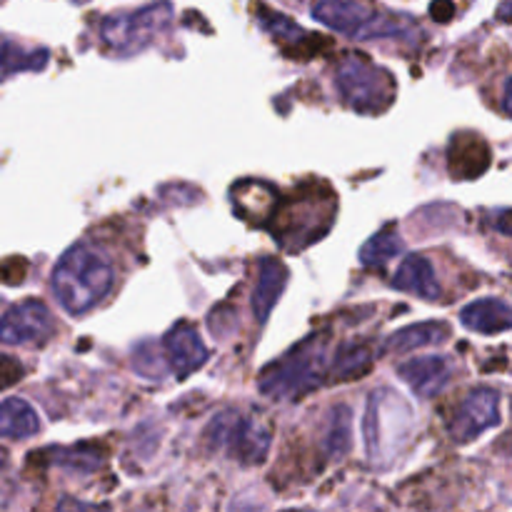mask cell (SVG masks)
<instances>
[{"label":"cell","mask_w":512,"mask_h":512,"mask_svg":"<svg viewBox=\"0 0 512 512\" xmlns=\"http://www.w3.org/2000/svg\"><path fill=\"white\" fill-rule=\"evenodd\" d=\"M338 210V195L323 180H305L290 198H280L265 228L285 250H305L330 233Z\"/></svg>","instance_id":"6da1fadb"},{"label":"cell","mask_w":512,"mask_h":512,"mask_svg":"<svg viewBox=\"0 0 512 512\" xmlns=\"http://www.w3.org/2000/svg\"><path fill=\"white\" fill-rule=\"evenodd\" d=\"M113 265L90 245H75L60 258L53 270V293L60 308L70 315H83L103 303L105 295L113 290Z\"/></svg>","instance_id":"7a4b0ae2"},{"label":"cell","mask_w":512,"mask_h":512,"mask_svg":"<svg viewBox=\"0 0 512 512\" xmlns=\"http://www.w3.org/2000/svg\"><path fill=\"white\" fill-rule=\"evenodd\" d=\"M313 15L328 28L358 40L403 38L415 43L423 35L410 15L390 13L370 0H318Z\"/></svg>","instance_id":"3957f363"},{"label":"cell","mask_w":512,"mask_h":512,"mask_svg":"<svg viewBox=\"0 0 512 512\" xmlns=\"http://www.w3.org/2000/svg\"><path fill=\"white\" fill-rule=\"evenodd\" d=\"M328 373L325 358V335H310L300 345H295L285 358L268 365L260 373V393L278 400H300L323 385Z\"/></svg>","instance_id":"277c9868"},{"label":"cell","mask_w":512,"mask_h":512,"mask_svg":"<svg viewBox=\"0 0 512 512\" xmlns=\"http://www.w3.org/2000/svg\"><path fill=\"white\" fill-rule=\"evenodd\" d=\"M413 430V410L403 395L390 388H380L370 395L365 413V445L368 455L378 463H388L405 448Z\"/></svg>","instance_id":"5b68a950"},{"label":"cell","mask_w":512,"mask_h":512,"mask_svg":"<svg viewBox=\"0 0 512 512\" xmlns=\"http://www.w3.org/2000/svg\"><path fill=\"white\" fill-rule=\"evenodd\" d=\"M335 85L345 103L363 115L385 113L398 93L393 75L360 53H348L340 60L335 68Z\"/></svg>","instance_id":"8992f818"},{"label":"cell","mask_w":512,"mask_h":512,"mask_svg":"<svg viewBox=\"0 0 512 512\" xmlns=\"http://www.w3.org/2000/svg\"><path fill=\"white\" fill-rule=\"evenodd\" d=\"M208 443L213 448L225 450L233 460L243 465H258L268 458L273 445V428L263 415H243L225 410L215 415L208 428Z\"/></svg>","instance_id":"52a82bcc"},{"label":"cell","mask_w":512,"mask_h":512,"mask_svg":"<svg viewBox=\"0 0 512 512\" xmlns=\"http://www.w3.org/2000/svg\"><path fill=\"white\" fill-rule=\"evenodd\" d=\"M173 20V8L168 3H150L140 10L113 13L100 23V38L113 53L133 55L148 48L158 33Z\"/></svg>","instance_id":"ba28073f"},{"label":"cell","mask_w":512,"mask_h":512,"mask_svg":"<svg viewBox=\"0 0 512 512\" xmlns=\"http://www.w3.org/2000/svg\"><path fill=\"white\" fill-rule=\"evenodd\" d=\"M53 333V313L40 300H23L0 318V343L5 345L45 343Z\"/></svg>","instance_id":"9c48e42d"},{"label":"cell","mask_w":512,"mask_h":512,"mask_svg":"<svg viewBox=\"0 0 512 512\" xmlns=\"http://www.w3.org/2000/svg\"><path fill=\"white\" fill-rule=\"evenodd\" d=\"M500 423V395L490 388H478L455 408L450 435L455 443H470L485 430Z\"/></svg>","instance_id":"30bf717a"},{"label":"cell","mask_w":512,"mask_h":512,"mask_svg":"<svg viewBox=\"0 0 512 512\" xmlns=\"http://www.w3.org/2000/svg\"><path fill=\"white\" fill-rule=\"evenodd\" d=\"M255 13H258L260 25L273 35L275 43L283 48L285 55L298 60H308L313 55H318L320 50L330 48V40H325L323 35H313L308 30L300 28L295 20H290L288 15L275 13V10L265 8L263 3L255 5Z\"/></svg>","instance_id":"8fae6325"},{"label":"cell","mask_w":512,"mask_h":512,"mask_svg":"<svg viewBox=\"0 0 512 512\" xmlns=\"http://www.w3.org/2000/svg\"><path fill=\"white\" fill-rule=\"evenodd\" d=\"M165 358L173 368L175 378L185 380L208 363V348L200 340L198 330L190 323H178L163 340Z\"/></svg>","instance_id":"7c38bea8"},{"label":"cell","mask_w":512,"mask_h":512,"mask_svg":"<svg viewBox=\"0 0 512 512\" xmlns=\"http://www.w3.org/2000/svg\"><path fill=\"white\" fill-rule=\"evenodd\" d=\"M230 200H233L235 213L243 220L255 225H268L280 198L273 185L263 183V180H240L230 188Z\"/></svg>","instance_id":"4fadbf2b"},{"label":"cell","mask_w":512,"mask_h":512,"mask_svg":"<svg viewBox=\"0 0 512 512\" xmlns=\"http://www.w3.org/2000/svg\"><path fill=\"white\" fill-rule=\"evenodd\" d=\"M448 168L455 180L480 178L490 168L488 143L475 133L453 135L448 148Z\"/></svg>","instance_id":"5bb4252c"},{"label":"cell","mask_w":512,"mask_h":512,"mask_svg":"<svg viewBox=\"0 0 512 512\" xmlns=\"http://www.w3.org/2000/svg\"><path fill=\"white\" fill-rule=\"evenodd\" d=\"M398 373L420 398H433L448 385L453 368L440 355H425V358H413L403 363Z\"/></svg>","instance_id":"9a60e30c"},{"label":"cell","mask_w":512,"mask_h":512,"mask_svg":"<svg viewBox=\"0 0 512 512\" xmlns=\"http://www.w3.org/2000/svg\"><path fill=\"white\" fill-rule=\"evenodd\" d=\"M288 268L278 258H263L258 265V285L253 293V315L258 323H265L273 313L275 303L288 285Z\"/></svg>","instance_id":"2e32d148"},{"label":"cell","mask_w":512,"mask_h":512,"mask_svg":"<svg viewBox=\"0 0 512 512\" xmlns=\"http://www.w3.org/2000/svg\"><path fill=\"white\" fill-rule=\"evenodd\" d=\"M460 320H463L465 328L475 330V333H505V330H512V305L498 298L475 300V303L465 305Z\"/></svg>","instance_id":"e0dca14e"},{"label":"cell","mask_w":512,"mask_h":512,"mask_svg":"<svg viewBox=\"0 0 512 512\" xmlns=\"http://www.w3.org/2000/svg\"><path fill=\"white\" fill-rule=\"evenodd\" d=\"M393 288L413 293L423 300H438L440 285L435 278L433 263L425 255H408L393 278Z\"/></svg>","instance_id":"ac0fdd59"},{"label":"cell","mask_w":512,"mask_h":512,"mask_svg":"<svg viewBox=\"0 0 512 512\" xmlns=\"http://www.w3.org/2000/svg\"><path fill=\"white\" fill-rule=\"evenodd\" d=\"M450 335V328L445 323H418L410 325V328L398 330L395 335H390L383 345V353H395L403 355L410 353L415 348H425V345H440L445 343Z\"/></svg>","instance_id":"d6986e66"},{"label":"cell","mask_w":512,"mask_h":512,"mask_svg":"<svg viewBox=\"0 0 512 512\" xmlns=\"http://www.w3.org/2000/svg\"><path fill=\"white\" fill-rule=\"evenodd\" d=\"M38 430V413L30 408V403H25L20 398H8L0 403V438L25 440L33 438Z\"/></svg>","instance_id":"ffe728a7"},{"label":"cell","mask_w":512,"mask_h":512,"mask_svg":"<svg viewBox=\"0 0 512 512\" xmlns=\"http://www.w3.org/2000/svg\"><path fill=\"white\" fill-rule=\"evenodd\" d=\"M50 53L45 48H25L18 40L0 35V73H20V70H43Z\"/></svg>","instance_id":"44dd1931"},{"label":"cell","mask_w":512,"mask_h":512,"mask_svg":"<svg viewBox=\"0 0 512 512\" xmlns=\"http://www.w3.org/2000/svg\"><path fill=\"white\" fill-rule=\"evenodd\" d=\"M373 360L375 355L368 345L345 343L335 353L330 373H333V380H358L373 370Z\"/></svg>","instance_id":"7402d4cb"},{"label":"cell","mask_w":512,"mask_h":512,"mask_svg":"<svg viewBox=\"0 0 512 512\" xmlns=\"http://www.w3.org/2000/svg\"><path fill=\"white\" fill-rule=\"evenodd\" d=\"M400 253H403V240L398 238V230H395V225H385L383 230H378V233L363 245L360 260H363V265H368V268H383L390 260L398 258Z\"/></svg>","instance_id":"603a6c76"},{"label":"cell","mask_w":512,"mask_h":512,"mask_svg":"<svg viewBox=\"0 0 512 512\" xmlns=\"http://www.w3.org/2000/svg\"><path fill=\"white\" fill-rule=\"evenodd\" d=\"M350 408L348 405H335L330 410L328 420H325V433H323V448L328 450L330 458H340L348 453L350 448Z\"/></svg>","instance_id":"cb8c5ba5"},{"label":"cell","mask_w":512,"mask_h":512,"mask_svg":"<svg viewBox=\"0 0 512 512\" xmlns=\"http://www.w3.org/2000/svg\"><path fill=\"white\" fill-rule=\"evenodd\" d=\"M45 453L53 455L50 463L65 465V468L80 470V473H90V470H95L103 463V450L93 443L75 445V448H50Z\"/></svg>","instance_id":"d4e9b609"},{"label":"cell","mask_w":512,"mask_h":512,"mask_svg":"<svg viewBox=\"0 0 512 512\" xmlns=\"http://www.w3.org/2000/svg\"><path fill=\"white\" fill-rule=\"evenodd\" d=\"M25 275H28V263H25V258H8L0 263V283L5 285H20L25 280Z\"/></svg>","instance_id":"484cf974"},{"label":"cell","mask_w":512,"mask_h":512,"mask_svg":"<svg viewBox=\"0 0 512 512\" xmlns=\"http://www.w3.org/2000/svg\"><path fill=\"white\" fill-rule=\"evenodd\" d=\"M23 373L25 368L18 363V360L10 358V355H0V390L18 383V380L23 378Z\"/></svg>","instance_id":"4316f807"},{"label":"cell","mask_w":512,"mask_h":512,"mask_svg":"<svg viewBox=\"0 0 512 512\" xmlns=\"http://www.w3.org/2000/svg\"><path fill=\"white\" fill-rule=\"evenodd\" d=\"M58 512H110L105 505H95V503H83V500L75 498H63L58 503Z\"/></svg>","instance_id":"83f0119b"},{"label":"cell","mask_w":512,"mask_h":512,"mask_svg":"<svg viewBox=\"0 0 512 512\" xmlns=\"http://www.w3.org/2000/svg\"><path fill=\"white\" fill-rule=\"evenodd\" d=\"M430 15H433L438 23H448V20L455 15V3L453 0H433V5H430Z\"/></svg>","instance_id":"f1b7e54d"},{"label":"cell","mask_w":512,"mask_h":512,"mask_svg":"<svg viewBox=\"0 0 512 512\" xmlns=\"http://www.w3.org/2000/svg\"><path fill=\"white\" fill-rule=\"evenodd\" d=\"M493 225L500 230V233L512 235V210H500V213H495Z\"/></svg>","instance_id":"f546056e"},{"label":"cell","mask_w":512,"mask_h":512,"mask_svg":"<svg viewBox=\"0 0 512 512\" xmlns=\"http://www.w3.org/2000/svg\"><path fill=\"white\" fill-rule=\"evenodd\" d=\"M503 110L512 118V75L508 78V83H505V93H503Z\"/></svg>","instance_id":"4dcf8cb0"},{"label":"cell","mask_w":512,"mask_h":512,"mask_svg":"<svg viewBox=\"0 0 512 512\" xmlns=\"http://www.w3.org/2000/svg\"><path fill=\"white\" fill-rule=\"evenodd\" d=\"M498 20H505V23H512V0H503L498 8Z\"/></svg>","instance_id":"1f68e13d"},{"label":"cell","mask_w":512,"mask_h":512,"mask_svg":"<svg viewBox=\"0 0 512 512\" xmlns=\"http://www.w3.org/2000/svg\"><path fill=\"white\" fill-rule=\"evenodd\" d=\"M508 448L512 450V435H508Z\"/></svg>","instance_id":"d6a6232c"}]
</instances>
